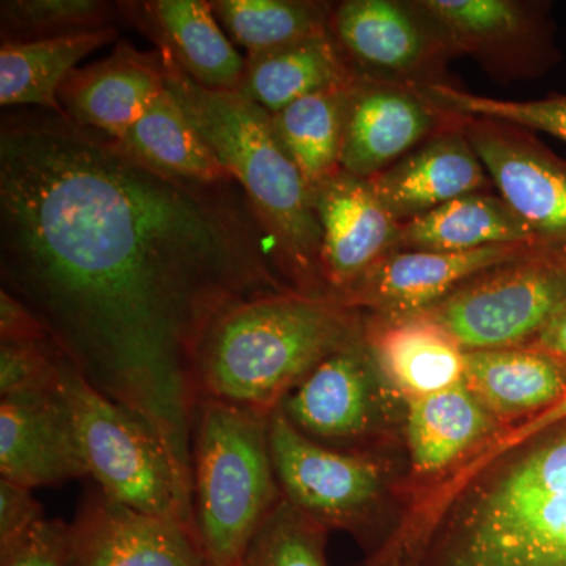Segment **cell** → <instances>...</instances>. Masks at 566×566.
Masks as SVG:
<instances>
[{"instance_id": "cell-5", "label": "cell", "mask_w": 566, "mask_h": 566, "mask_svg": "<svg viewBox=\"0 0 566 566\" xmlns=\"http://www.w3.org/2000/svg\"><path fill=\"white\" fill-rule=\"evenodd\" d=\"M270 417L199 397L191 441L192 510L208 566H241L253 536L282 501Z\"/></svg>"}, {"instance_id": "cell-27", "label": "cell", "mask_w": 566, "mask_h": 566, "mask_svg": "<svg viewBox=\"0 0 566 566\" xmlns=\"http://www.w3.org/2000/svg\"><path fill=\"white\" fill-rule=\"evenodd\" d=\"M117 142L134 158L170 177L234 181L167 87Z\"/></svg>"}, {"instance_id": "cell-4", "label": "cell", "mask_w": 566, "mask_h": 566, "mask_svg": "<svg viewBox=\"0 0 566 566\" xmlns=\"http://www.w3.org/2000/svg\"><path fill=\"white\" fill-rule=\"evenodd\" d=\"M363 319L334 297L294 292L234 304L197 349V397L273 415L316 365L360 333Z\"/></svg>"}, {"instance_id": "cell-7", "label": "cell", "mask_w": 566, "mask_h": 566, "mask_svg": "<svg viewBox=\"0 0 566 566\" xmlns=\"http://www.w3.org/2000/svg\"><path fill=\"white\" fill-rule=\"evenodd\" d=\"M566 303V266L543 256L491 268L419 312L464 352L526 346Z\"/></svg>"}, {"instance_id": "cell-19", "label": "cell", "mask_w": 566, "mask_h": 566, "mask_svg": "<svg viewBox=\"0 0 566 566\" xmlns=\"http://www.w3.org/2000/svg\"><path fill=\"white\" fill-rule=\"evenodd\" d=\"M164 88L159 52H142L120 41L103 61L71 71L59 103L71 122L118 140Z\"/></svg>"}, {"instance_id": "cell-12", "label": "cell", "mask_w": 566, "mask_h": 566, "mask_svg": "<svg viewBox=\"0 0 566 566\" xmlns=\"http://www.w3.org/2000/svg\"><path fill=\"white\" fill-rule=\"evenodd\" d=\"M452 57L469 55L499 81L546 73L560 59L549 3L415 0Z\"/></svg>"}, {"instance_id": "cell-2", "label": "cell", "mask_w": 566, "mask_h": 566, "mask_svg": "<svg viewBox=\"0 0 566 566\" xmlns=\"http://www.w3.org/2000/svg\"><path fill=\"white\" fill-rule=\"evenodd\" d=\"M365 566H566V420L444 486H416Z\"/></svg>"}, {"instance_id": "cell-25", "label": "cell", "mask_w": 566, "mask_h": 566, "mask_svg": "<svg viewBox=\"0 0 566 566\" xmlns=\"http://www.w3.org/2000/svg\"><path fill=\"white\" fill-rule=\"evenodd\" d=\"M354 80L329 31L248 55L240 92L273 115L304 96Z\"/></svg>"}, {"instance_id": "cell-3", "label": "cell", "mask_w": 566, "mask_h": 566, "mask_svg": "<svg viewBox=\"0 0 566 566\" xmlns=\"http://www.w3.org/2000/svg\"><path fill=\"white\" fill-rule=\"evenodd\" d=\"M158 52L166 87L248 197L275 270L294 292L329 297L311 188L275 136L270 112L240 91H208Z\"/></svg>"}, {"instance_id": "cell-37", "label": "cell", "mask_w": 566, "mask_h": 566, "mask_svg": "<svg viewBox=\"0 0 566 566\" xmlns=\"http://www.w3.org/2000/svg\"><path fill=\"white\" fill-rule=\"evenodd\" d=\"M52 340L39 316L6 289H0V344Z\"/></svg>"}, {"instance_id": "cell-10", "label": "cell", "mask_w": 566, "mask_h": 566, "mask_svg": "<svg viewBox=\"0 0 566 566\" xmlns=\"http://www.w3.org/2000/svg\"><path fill=\"white\" fill-rule=\"evenodd\" d=\"M394 397L365 342L363 326L316 365L279 409L312 441L356 452L353 447L374 441L385 431Z\"/></svg>"}, {"instance_id": "cell-35", "label": "cell", "mask_w": 566, "mask_h": 566, "mask_svg": "<svg viewBox=\"0 0 566 566\" xmlns=\"http://www.w3.org/2000/svg\"><path fill=\"white\" fill-rule=\"evenodd\" d=\"M0 566H66V524L41 521L17 545L0 551Z\"/></svg>"}, {"instance_id": "cell-11", "label": "cell", "mask_w": 566, "mask_h": 566, "mask_svg": "<svg viewBox=\"0 0 566 566\" xmlns=\"http://www.w3.org/2000/svg\"><path fill=\"white\" fill-rule=\"evenodd\" d=\"M331 33L356 80L422 88L450 84L452 59L415 0H345Z\"/></svg>"}, {"instance_id": "cell-36", "label": "cell", "mask_w": 566, "mask_h": 566, "mask_svg": "<svg viewBox=\"0 0 566 566\" xmlns=\"http://www.w3.org/2000/svg\"><path fill=\"white\" fill-rule=\"evenodd\" d=\"M46 520L31 488L0 476V551L17 545Z\"/></svg>"}, {"instance_id": "cell-23", "label": "cell", "mask_w": 566, "mask_h": 566, "mask_svg": "<svg viewBox=\"0 0 566 566\" xmlns=\"http://www.w3.org/2000/svg\"><path fill=\"white\" fill-rule=\"evenodd\" d=\"M463 381L505 428L556 403L566 365L526 346L465 352Z\"/></svg>"}, {"instance_id": "cell-30", "label": "cell", "mask_w": 566, "mask_h": 566, "mask_svg": "<svg viewBox=\"0 0 566 566\" xmlns=\"http://www.w3.org/2000/svg\"><path fill=\"white\" fill-rule=\"evenodd\" d=\"M3 41H32L109 28L115 7L102 0H3Z\"/></svg>"}, {"instance_id": "cell-15", "label": "cell", "mask_w": 566, "mask_h": 566, "mask_svg": "<svg viewBox=\"0 0 566 566\" xmlns=\"http://www.w3.org/2000/svg\"><path fill=\"white\" fill-rule=\"evenodd\" d=\"M531 256L542 255L524 244L469 252L395 251L337 301L364 314H419L475 275Z\"/></svg>"}, {"instance_id": "cell-8", "label": "cell", "mask_w": 566, "mask_h": 566, "mask_svg": "<svg viewBox=\"0 0 566 566\" xmlns=\"http://www.w3.org/2000/svg\"><path fill=\"white\" fill-rule=\"evenodd\" d=\"M271 457L282 497L327 532H359L374 521L389 490L382 458L318 444L281 409L270 417Z\"/></svg>"}, {"instance_id": "cell-20", "label": "cell", "mask_w": 566, "mask_h": 566, "mask_svg": "<svg viewBox=\"0 0 566 566\" xmlns=\"http://www.w3.org/2000/svg\"><path fill=\"white\" fill-rule=\"evenodd\" d=\"M363 326L382 378L405 403L463 382L465 352L430 316L364 314Z\"/></svg>"}, {"instance_id": "cell-31", "label": "cell", "mask_w": 566, "mask_h": 566, "mask_svg": "<svg viewBox=\"0 0 566 566\" xmlns=\"http://www.w3.org/2000/svg\"><path fill=\"white\" fill-rule=\"evenodd\" d=\"M420 92L439 111L460 117L504 122L532 133H547L566 142V95H551L534 102H513L474 95L453 82L430 85Z\"/></svg>"}, {"instance_id": "cell-32", "label": "cell", "mask_w": 566, "mask_h": 566, "mask_svg": "<svg viewBox=\"0 0 566 566\" xmlns=\"http://www.w3.org/2000/svg\"><path fill=\"white\" fill-rule=\"evenodd\" d=\"M326 528L282 497L253 536L241 566H329Z\"/></svg>"}, {"instance_id": "cell-24", "label": "cell", "mask_w": 566, "mask_h": 566, "mask_svg": "<svg viewBox=\"0 0 566 566\" xmlns=\"http://www.w3.org/2000/svg\"><path fill=\"white\" fill-rule=\"evenodd\" d=\"M118 39V29H95L0 46V106L36 107L66 117L59 91L71 71L92 52ZM69 118V117H66Z\"/></svg>"}, {"instance_id": "cell-18", "label": "cell", "mask_w": 566, "mask_h": 566, "mask_svg": "<svg viewBox=\"0 0 566 566\" xmlns=\"http://www.w3.org/2000/svg\"><path fill=\"white\" fill-rule=\"evenodd\" d=\"M368 180L398 223L420 218L458 197L488 191L493 182L450 114L434 136Z\"/></svg>"}, {"instance_id": "cell-17", "label": "cell", "mask_w": 566, "mask_h": 566, "mask_svg": "<svg viewBox=\"0 0 566 566\" xmlns=\"http://www.w3.org/2000/svg\"><path fill=\"white\" fill-rule=\"evenodd\" d=\"M447 114L423 93L356 80L346 114L342 169L371 178L389 169L446 125Z\"/></svg>"}, {"instance_id": "cell-26", "label": "cell", "mask_w": 566, "mask_h": 566, "mask_svg": "<svg viewBox=\"0 0 566 566\" xmlns=\"http://www.w3.org/2000/svg\"><path fill=\"white\" fill-rule=\"evenodd\" d=\"M534 248L526 223L499 193L472 192L401 223L397 251L469 252L495 245Z\"/></svg>"}, {"instance_id": "cell-22", "label": "cell", "mask_w": 566, "mask_h": 566, "mask_svg": "<svg viewBox=\"0 0 566 566\" xmlns=\"http://www.w3.org/2000/svg\"><path fill=\"white\" fill-rule=\"evenodd\" d=\"M502 428L464 381L406 401L405 439L417 485L441 479Z\"/></svg>"}, {"instance_id": "cell-16", "label": "cell", "mask_w": 566, "mask_h": 566, "mask_svg": "<svg viewBox=\"0 0 566 566\" xmlns=\"http://www.w3.org/2000/svg\"><path fill=\"white\" fill-rule=\"evenodd\" d=\"M0 476L31 490L88 476L61 387L0 398Z\"/></svg>"}, {"instance_id": "cell-6", "label": "cell", "mask_w": 566, "mask_h": 566, "mask_svg": "<svg viewBox=\"0 0 566 566\" xmlns=\"http://www.w3.org/2000/svg\"><path fill=\"white\" fill-rule=\"evenodd\" d=\"M61 389L88 476L104 494L196 534L192 490L147 424L96 390L63 360Z\"/></svg>"}, {"instance_id": "cell-28", "label": "cell", "mask_w": 566, "mask_h": 566, "mask_svg": "<svg viewBox=\"0 0 566 566\" xmlns=\"http://www.w3.org/2000/svg\"><path fill=\"white\" fill-rule=\"evenodd\" d=\"M354 81L312 93L271 115L275 136L308 188L342 170L346 114Z\"/></svg>"}, {"instance_id": "cell-33", "label": "cell", "mask_w": 566, "mask_h": 566, "mask_svg": "<svg viewBox=\"0 0 566 566\" xmlns=\"http://www.w3.org/2000/svg\"><path fill=\"white\" fill-rule=\"evenodd\" d=\"M63 360L54 340L0 344V398L59 389Z\"/></svg>"}, {"instance_id": "cell-9", "label": "cell", "mask_w": 566, "mask_h": 566, "mask_svg": "<svg viewBox=\"0 0 566 566\" xmlns=\"http://www.w3.org/2000/svg\"><path fill=\"white\" fill-rule=\"evenodd\" d=\"M450 115L471 142L499 196L526 223L535 251L566 266L565 159L528 129Z\"/></svg>"}, {"instance_id": "cell-1", "label": "cell", "mask_w": 566, "mask_h": 566, "mask_svg": "<svg viewBox=\"0 0 566 566\" xmlns=\"http://www.w3.org/2000/svg\"><path fill=\"white\" fill-rule=\"evenodd\" d=\"M0 275L73 367L150 428L191 488L205 333L234 304L294 292L237 181L158 172L41 109L0 125Z\"/></svg>"}, {"instance_id": "cell-34", "label": "cell", "mask_w": 566, "mask_h": 566, "mask_svg": "<svg viewBox=\"0 0 566 566\" xmlns=\"http://www.w3.org/2000/svg\"><path fill=\"white\" fill-rule=\"evenodd\" d=\"M566 420V392L562 395L556 403L551 405L549 408L543 409L538 415L528 417V419L521 420L510 424V427L502 428L493 438L488 439L485 444L479 447L471 457L465 458L463 463L458 464L455 469L447 472L441 479L431 482L433 486L452 485V483L460 482L465 476L474 474L480 468H483L494 458L502 455L506 450L527 441L532 436L542 433L547 428L554 427L565 422Z\"/></svg>"}, {"instance_id": "cell-14", "label": "cell", "mask_w": 566, "mask_h": 566, "mask_svg": "<svg viewBox=\"0 0 566 566\" xmlns=\"http://www.w3.org/2000/svg\"><path fill=\"white\" fill-rule=\"evenodd\" d=\"M322 229L327 294L340 300L375 264L397 251L401 223L386 210L368 178L344 169L311 188Z\"/></svg>"}, {"instance_id": "cell-21", "label": "cell", "mask_w": 566, "mask_h": 566, "mask_svg": "<svg viewBox=\"0 0 566 566\" xmlns=\"http://www.w3.org/2000/svg\"><path fill=\"white\" fill-rule=\"evenodd\" d=\"M134 21L192 81L208 91H240L245 57L223 32L210 2L153 0L126 3Z\"/></svg>"}, {"instance_id": "cell-29", "label": "cell", "mask_w": 566, "mask_h": 566, "mask_svg": "<svg viewBox=\"0 0 566 566\" xmlns=\"http://www.w3.org/2000/svg\"><path fill=\"white\" fill-rule=\"evenodd\" d=\"M219 24L248 55L331 31L333 3L307 0H214Z\"/></svg>"}, {"instance_id": "cell-13", "label": "cell", "mask_w": 566, "mask_h": 566, "mask_svg": "<svg viewBox=\"0 0 566 566\" xmlns=\"http://www.w3.org/2000/svg\"><path fill=\"white\" fill-rule=\"evenodd\" d=\"M66 566H208L189 528L114 501L99 488L66 524Z\"/></svg>"}, {"instance_id": "cell-38", "label": "cell", "mask_w": 566, "mask_h": 566, "mask_svg": "<svg viewBox=\"0 0 566 566\" xmlns=\"http://www.w3.org/2000/svg\"><path fill=\"white\" fill-rule=\"evenodd\" d=\"M526 348L545 353L566 365V303L547 319Z\"/></svg>"}]
</instances>
